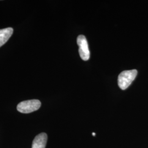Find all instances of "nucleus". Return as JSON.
Masks as SVG:
<instances>
[{
  "mask_svg": "<svg viewBox=\"0 0 148 148\" xmlns=\"http://www.w3.org/2000/svg\"><path fill=\"white\" fill-rule=\"evenodd\" d=\"M137 70L123 71L119 75L118 85L122 90H126L132 83L137 75Z\"/></svg>",
  "mask_w": 148,
  "mask_h": 148,
  "instance_id": "f257e3e1",
  "label": "nucleus"
},
{
  "mask_svg": "<svg viewBox=\"0 0 148 148\" xmlns=\"http://www.w3.org/2000/svg\"><path fill=\"white\" fill-rule=\"evenodd\" d=\"M41 101L37 99L23 101L18 104L16 109L18 111L23 114H29L36 111L41 107Z\"/></svg>",
  "mask_w": 148,
  "mask_h": 148,
  "instance_id": "f03ea898",
  "label": "nucleus"
},
{
  "mask_svg": "<svg viewBox=\"0 0 148 148\" xmlns=\"http://www.w3.org/2000/svg\"><path fill=\"white\" fill-rule=\"evenodd\" d=\"M77 43L81 58L83 60H88L90 59V52L86 38L84 35H79L77 38Z\"/></svg>",
  "mask_w": 148,
  "mask_h": 148,
  "instance_id": "7ed1b4c3",
  "label": "nucleus"
},
{
  "mask_svg": "<svg viewBox=\"0 0 148 148\" xmlns=\"http://www.w3.org/2000/svg\"><path fill=\"white\" fill-rule=\"evenodd\" d=\"M47 142V134L45 133H41L34 138L32 144V148H45Z\"/></svg>",
  "mask_w": 148,
  "mask_h": 148,
  "instance_id": "20e7f679",
  "label": "nucleus"
},
{
  "mask_svg": "<svg viewBox=\"0 0 148 148\" xmlns=\"http://www.w3.org/2000/svg\"><path fill=\"white\" fill-rule=\"evenodd\" d=\"M13 32V29L12 27H7L0 29V47L7 42Z\"/></svg>",
  "mask_w": 148,
  "mask_h": 148,
  "instance_id": "39448f33",
  "label": "nucleus"
},
{
  "mask_svg": "<svg viewBox=\"0 0 148 148\" xmlns=\"http://www.w3.org/2000/svg\"><path fill=\"white\" fill-rule=\"evenodd\" d=\"M95 133H92V135H93V136H95Z\"/></svg>",
  "mask_w": 148,
  "mask_h": 148,
  "instance_id": "423d86ee",
  "label": "nucleus"
}]
</instances>
